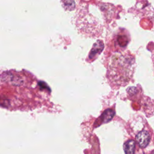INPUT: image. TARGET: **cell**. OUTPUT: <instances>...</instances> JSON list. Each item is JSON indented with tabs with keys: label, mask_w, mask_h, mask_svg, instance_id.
I'll return each mask as SVG.
<instances>
[{
	"label": "cell",
	"mask_w": 154,
	"mask_h": 154,
	"mask_svg": "<svg viewBox=\"0 0 154 154\" xmlns=\"http://www.w3.org/2000/svg\"><path fill=\"white\" fill-rule=\"evenodd\" d=\"M152 135L150 133V132L148 130L146 129H143L140 131L135 137L136 141L138 146L141 149H144L146 147L151 140Z\"/></svg>",
	"instance_id": "2"
},
{
	"label": "cell",
	"mask_w": 154,
	"mask_h": 154,
	"mask_svg": "<svg viewBox=\"0 0 154 154\" xmlns=\"http://www.w3.org/2000/svg\"><path fill=\"white\" fill-rule=\"evenodd\" d=\"M136 142L134 140H129L123 144L124 152L126 153H134L135 151Z\"/></svg>",
	"instance_id": "4"
},
{
	"label": "cell",
	"mask_w": 154,
	"mask_h": 154,
	"mask_svg": "<svg viewBox=\"0 0 154 154\" xmlns=\"http://www.w3.org/2000/svg\"><path fill=\"white\" fill-rule=\"evenodd\" d=\"M135 67L134 57L129 54H116L110 60L107 78L112 87L126 85L133 76Z\"/></svg>",
	"instance_id": "1"
},
{
	"label": "cell",
	"mask_w": 154,
	"mask_h": 154,
	"mask_svg": "<svg viewBox=\"0 0 154 154\" xmlns=\"http://www.w3.org/2000/svg\"><path fill=\"white\" fill-rule=\"evenodd\" d=\"M63 6L68 10H72L75 7V2L73 0H63Z\"/></svg>",
	"instance_id": "6"
},
{
	"label": "cell",
	"mask_w": 154,
	"mask_h": 154,
	"mask_svg": "<svg viewBox=\"0 0 154 154\" xmlns=\"http://www.w3.org/2000/svg\"><path fill=\"white\" fill-rule=\"evenodd\" d=\"M103 43L102 41L98 40L97 41L93 46V48H91L89 55H88V59L90 60V61H94L101 53V52L103 49Z\"/></svg>",
	"instance_id": "3"
},
{
	"label": "cell",
	"mask_w": 154,
	"mask_h": 154,
	"mask_svg": "<svg viewBox=\"0 0 154 154\" xmlns=\"http://www.w3.org/2000/svg\"><path fill=\"white\" fill-rule=\"evenodd\" d=\"M114 114H115V112L113 110H112L111 109H106L105 111H104L103 112V114H102V116L100 117V119H102L101 123H107L109 121H110L114 117Z\"/></svg>",
	"instance_id": "5"
}]
</instances>
